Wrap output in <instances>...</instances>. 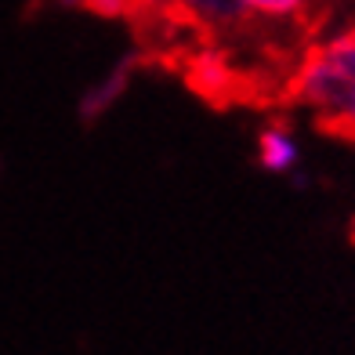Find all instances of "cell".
Segmentation results:
<instances>
[{"instance_id": "4", "label": "cell", "mask_w": 355, "mask_h": 355, "mask_svg": "<svg viewBox=\"0 0 355 355\" xmlns=\"http://www.w3.org/2000/svg\"><path fill=\"white\" fill-rule=\"evenodd\" d=\"M80 8H87L91 15L102 19H145L149 11L164 8V0H80Z\"/></svg>"}, {"instance_id": "3", "label": "cell", "mask_w": 355, "mask_h": 355, "mask_svg": "<svg viewBox=\"0 0 355 355\" xmlns=\"http://www.w3.org/2000/svg\"><path fill=\"white\" fill-rule=\"evenodd\" d=\"M141 58H127V62H120L116 69H112L98 87H91V94L84 98V105H80V112H84V120H98L102 112L120 98V94L127 91V84H131V76H135V66H138Z\"/></svg>"}, {"instance_id": "5", "label": "cell", "mask_w": 355, "mask_h": 355, "mask_svg": "<svg viewBox=\"0 0 355 355\" xmlns=\"http://www.w3.org/2000/svg\"><path fill=\"white\" fill-rule=\"evenodd\" d=\"M243 8L265 19H294L304 11V0H243Z\"/></svg>"}, {"instance_id": "1", "label": "cell", "mask_w": 355, "mask_h": 355, "mask_svg": "<svg viewBox=\"0 0 355 355\" xmlns=\"http://www.w3.org/2000/svg\"><path fill=\"white\" fill-rule=\"evenodd\" d=\"M257 159H261V167L272 171V174H290L297 167V141L294 135L286 131V127L272 123L261 131L257 138Z\"/></svg>"}, {"instance_id": "6", "label": "cell", "mask_w": 355, "mask_h": 355, "mask_svg": "<svg viewBox=\"0 0 355 355\" xmlns=\"http://www.w3.org/2000/svg\"><path fill=\"white\" fill-rule=\"evenodd\" d=\"M322 55L334 58L337 66L348 69L355 76V29H348V33H341V37H334L330 44H322Z\"/></svg>"}, {"instance_id": "2", "label": "cell", "mask_w": 355, "mask_h": 355, "mask_svg": "<svg viewBox=\"0 0 355 355\" xmlns=\"http://www.w3.org/2000/svg\"><path fill=\"white\" fill-rule=\"evenodd\" d=\"M171 4L196 26H239L243 22V0H171Z\"/></svg>"}]
</instances>
